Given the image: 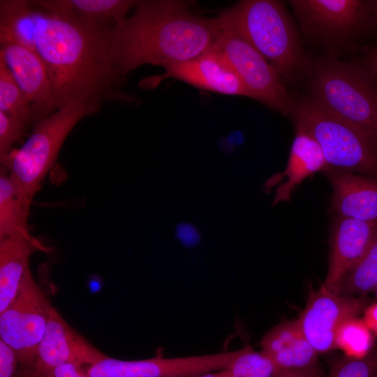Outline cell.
<instances>
[{"instance_id": "7", "label": "cell", "mask_w": 377, "mask_h": 377, "mask_svg": "<svg viewBox=\"0 0 377 377\" xmlns=\"http://www.w3.org/2000/svg\"><path fill=\"white\" fill-rule=\"evenodd\" d=\"M52 308L29 270L15 297L0 313V339L15 351L19 359L16 375L33 367Z\"/></svg>"}, {"instance_id": "8", "label": "cell", "mask_w": 377, "mask_h": 377, "mask_svg": "<svg viewBox=\"0 0 377 377\" xmlns=\"http://www.w3.org/2000/svg\"><path fill=\"white\" fill-rule=\"evenodd\" d=\"M212 47L228 61L253 98L289 116L293 98L276 70L249 43L229 31H220Z\"/></svg>"}, {"instance_id": "26", "label": "cell", "mask_w": 377, "mask_h": 377, "mask_svg": "<svg viewBox=\"0 0 377 377\" xmlns=\"http://www.w3.org/2000/svg\"><path fill=\"white\" fill-rule=\"evenodd\" d=\"M377 372V350L363 359L335 357L330 362V377H372Z\"/></svg>"}, {"instance_id": "27", "label": "cell", "mask_w": 377, "mask_h": 377, "mask_svg": "<svg viewBox=\"0 0 377 377\" xmlns=\"http://www.w3.org/2000/svg\"><path fill=\"white\" fill-rule=\"evenodd\" d=\"M27 126L0 111V160L6 158Z\"/></svg>"}, {"instance_id": "38", "label": "cell", "mask_w": 377, "mask_h": 377, "mask_svg": "<svg viewBox=\"0 0 377 377\" xmlns=\"http://www.w3.org/2000/svg\"><path fill=\"white\" fill-rule=\"evenodd\" d=\"M372 377H377V372Z\"/></svg>"}, {"instance_id": "34", "label": "cell", "mask_w": 377, "mask_h": 377, "mask_svg": "<svg viewBox=\"0 0 377 377\" xmlns=\"http://www.w3.org/2000/svg\"><path fill=\"white\" fill-rule=\"evenodd\" d=\"M190 377H232L229 369H223L219 371L206 372Z\"/></svg>"}, {"instance_id": "13", "label": "cell", "mask_w": 377, "mask_h": 377, "mask_svg": "<svg viewBox=\"0 0 377 377\" xmlns=\"http://www.w3.org/2000/svg\"><path fill=\"white\" fill-rule=\"evenodd\" d=\"M0 57L27 99L35 124L56 110L46 69L37 54L8 35L0 34Z\"/></svg>"}, {"instance_id": "12", "label": "cell", "mask_w": 377, "mask_h": 377, "mask_svg": "<svg viewBox=\"0 0 377 377\" xmlns=\"http://www.w3.org/2000/svg\"><path fill=\"white\" fill-rule=\"evenodd\" d=\"M106 357L73 330L53 307L33 367L15 377H39L64 364L88 367Z\"/></svg>"}, {"instance_id": "10", "label": "cell", "mask_w": 377, "mask_h": 377, "mask_svg": "<svg viewBox=\"0 0 377 377\" xmlns=\"http://www.w3.org/2000/svg\"><path fill=\"white\" fill-rule=\"evenodd\" d=\"M240 349L211 355L182 357H153L140 360H122L107 356L87 367L89 377H190L229 369Z\"/></svg>"}, {"instance_id": "17", "label": "cell", "mask_w": 377, "mask_h": 377, "mask_svg": "<svg viewBox=\"0 0 377 377\" xmlns=\"http://www.w3.org/2000/svg\"><path fill=\"white\" fill-rule=\"evenodd\" d=\"M295 127V137L286 168L270 177L264 185L266 189L276 186L273 206L280 202L289 201L304 180L327 168L323 151L317 141L304 128Z\"/></svg>"}, {"instance_id": "35", "label": "cell", "mask_w": 377, "mask_h": 377, "mask_svg": "<svg viewBox=\"0 0 377 377\" xmlns=\"http://www.w3.org/2000/svg\"><path fill=\"white\" fill-rule=\"evenodd\" d=\"M369 5L374 26H377V0L369 1Z\"/></svg>"}, {"instance_id": "23", "label": "cell", "mask_w": 377, "mask_h": 377, "mask_svg": "<svg viewBox=\"0 0 377 377\" xmlns=\"http://www.w3.org/2000/svg\"><path fill=\"white\" fill-rule=\"evenodd\" d=\"M374 333L362 319L351 318L344 322L337 331L336 347L345 356L353 359H363L372 352Z\"/></svg>"}, {"instance_id": "9", "label": "cell", "mask_w": 377, "mask_h": 377, "mask_svg": "<svg viewBox=\"0 0 377 377\" xmlns=\"http://www.w3.org/2000/svg\"><path fill=\"white\" fill-rule=\"evenodd\" d=\"M288 2L303 33L323 43L342 42L374 26L369 1L291 0Z\"/></svg>"}, {"instance_id": "15", "label": "cell", "mask_w": 377, "mask_h": 377, "mask_svg": "<svg viewBox=\"0 0 377 377\" xmlns=\"http://www.w3.org/2000/svg\"><path fill=\"white\" fill-rule=\"evenodd\" d=\"M376 234L377 222L337 216L332 228L327 272L320 288L337 294L343 278L364 255Z\"/></svg>"}, {"instance_id": "21", "label": "cell", "mask_w": 377, "mask_h": 377, "mask_svg": "<svg viewBox=\"0 0 377 377\" xmlns=\"http://www.w3.org/2000/svg\"><path fill=\"white\" fill-rule=\"evenodd\" d=\"M30 205L8 170L1 166L0 238L29 232Z\"/></svg>"}, {"instance_id": "36", "label": "cell", "mask_w": 377, "mask_h": 377, "mask_svg": "<svg viewBox=\"0 0 377 377\" xmlns=\"http://www.w3.org/2000/svg\"><path fill=\"white\" fill-rule=\"evenodd\" d=\"M79 377H89L86 373L83 367L82 368Z\"/></svg>"}, {"instance_id": "11", "label": "cell", "mask_w": 377, "mask_h": 377, "mask_svg": "<svg viewBox=\"0 0 377 377\" xmlns=\"http://www.w3.org/2000/svg\"><path fill=\"white\" fill-rule=\"evenodd\" d=\"M369 305L366 295L342 296L311 290L306 305L297 320L305 337L319 353L336 347V336L346 320L358 317Z\"/></svg>"}, {"instance_id": "29", "label": "cell", "mask_w": 377, "mask_h": 377, "mask_svg": "<svg viewBox=\"0 0 377 377\" xmlns=\"http://www.w3.org/2000/svg\"><path fill=\"white\" fill-rule=\"evenodd\" d=\"M176 228L177 236L183 243L193 245L199 241L200 234L194 226L182 223Z\"/></svg>"}, {"instance_id": "19", "label": "cell", "mask_w": 377, "mask_h": 377, "mask_svg": "<svg viewBox=\"0 0 377 377\" xmlns=\"http://www.w3.org/2000/svg\"><path fill=\"white\" fill-rule=\"evenodd\" d=\"M43 249L29 232L0 238V313L15 297L36 249Z\"/></svg>"}, {"instance_id": "16", "label": "cell", "mask_w": 377, "mask_h": 377, "mask_svg": "<svg viewBox=\"0 0 377 377\" xmlns=\"http://www.w3.org/2000/svg\"><path fill=\"white\" fill-rule=\"evenodd\" d=\"M331 209L338 216L377 222V178L327 168Z\"/></svg>"}, {"instance_id": "14", "label": "cell", "mask_w": 377, "mask_h": 377, "mask_svg": "<svg viewBox=\"0 0 377 377\" xmlns=\"http://www.w3.org/2000/svg\"><path fill=\"white\" fill-rule=\"evenodd\" d=\"M160 77L146 78L142 86H156L163 80L172 77L199 89L226 95L250 98L245 86L224 57L212 46L200 56L164 68Z\"/></svg>"}, {"instance_id": "30", "label": "cell", "mask_w": 377, "mask_h": 377, "mask_svg": "<svg viewBox=\"0 0 377 377\" xmlns=\"http://www.w3.org/2000/svg\"><path fill=\"white\" fill-rule=\"evenodd\" d=\"M82 367L75 364H64L42 374L39 377H79Z\"/></svg>"}, {"instance_id": "25", "label": "cell", "mask_w": 377, "mask_h": 377, "mask_svg": "<svg viewBox=\"0 0 377 377\" xmlns=\"http://www.w3.org/2000/svg\"><path fill=\"white\" fill-rule=\"evenodd\" d=\"M229 370L232 377H274L276 372L273 362L265 353L249 346L240 349Z\"/></svg>"}, {"instance_id": "6", "label": "cell", "mask_w": 377, "mask_h": 377, "mask_svg": "<svg viewBox=\"0 0 377 377\" xmlns=\"http://www.w3.org/2000/svg\"><path fill=\"white\" fill-rule=\"evenodd\" d=\"M100 105L71 104L56 110L38 121L25 142L1 161L29 202L40 188L68 134L84 117L98 112Z\"/></svg>"}, {"instance_id": "37", "label": "cell", "mask_w": 377, "mask_h": 377, "mask_svg": "<svg viewBox=\"0 0 377 377\" xmlns=\"http://www.w3.org/2000/svg\"><path fill=\"white\" fill-rule=\"evenodd\" d=\"M374 291H375V293H376V296L377 297V284H376V288L374 289Z\"/></svg>"}, {"instance_id": "1", "label": "cell", "mask_w": 377, "mask_h": 377, "mask_svg": "<svg viewBox=\"0 0 377 377\" xmlns=\"http://www.w3.org/2000/svg\"><path fill=\"white\" fill-rule=\"evenodd\" d=\"M112 26L92 24L43 8L34 1H0V34L16 38L40 57L56 110L126 99L119 90L123 78L110 55Z\"/></svg>"}, {"instance_id": "20", "label": "cell", "mask_w": 377, "mask_h": 377, "mask_svg": "<svg viewBox=\"0 0 377 377\" xmlns=\"http://www.w3.org/2000/svg\"><path fill=\"white\" fill-rule=\"evenodd\" d=\"M39 6L73 15L88 23L112 26L126 17L138 1L133 0H37Z\"/></svg>"}, {"instance_id": "4", "label": "cell", "mask_w": 377, "mask_h": 377, "mask_svg": "<svg viewBox=\"0 0 377 377\" xmlns=\"http://www.w3.org/2000/svg\"><path fill=\"white\" fill-rule=\"evenodd\" d=\"M289 116L319 144L327 168L377 178V135L334 114L309 95L293 98Z\"/></svg>"}, {"instance_id": "5", "label": "cell", "mask_w": 377, "mask_h": 377, "mask_svg": "<svg viewBox=\"0 0 377 377\" xmlns=\"http://www.w3.org/2000/svg\"><path fill=\"white\" fill-rule=\"evenodd\" d=\"M309 94L334 114L377 135V79L361 62L327 57L311 65Z\"/></svg>"}, {"instance_id": "31", "label": "cell", "mask_w": 377, "mask_h": 377, "mask_svg": "<svg viewBox=\"0 0 377 377\" xmlns=\"http://www.w3.org/2000/svg\"><path fill=\"white\" fill-rule=\"evenodd\" d=\"M274 377H323L318 365L301 369L281 370Z\"/></svg>"}, {"instance_id": "18", "label": "cell", "mask_w": 377, "mask_h": 377, "mask_svg": "<svg viewBox=\"0 0 377 377\" xmlns=\"http://www.w3.org/2000/svg\"><path fill=\"white\" fill-rule=\"evenodd\" d=\"M262 352L273 362L276 371L301 369L317 365L318 355L297 321H283L269 331L260 342Z\"/></svg>"}, {"instance_id": "3", "label": "cell", "mask_w": 377, "mask_h": 377, "mask_svg": "<svg viewBox=\"0 0 377 377\" xmlns=\"http://www.w3.org/2000/svg\"><path fill=\"white\" fill-rule=\"evenodd\" d=\"M220 31L232 32L249 43L284 81L308 75L311 64L284 4L276 0H243L221 11Z\"/></svg>"}, {"instance_id": "33", "label": "cell", "mask_w": 377, "mask_h": 377, "mask_svg": "<svg viewBox=\"0 0 377 377\" xmlns=\"http://www.w3.org/2000/svg\"><path fill=\"white\" fill-rule=\"evenodd\" d=\"M362 319L374 334L377 335V302L366 307Z\"/></svg>"}, {"instance_id": "24", "label": "cell", "mask_w": 377, "mask_h": 377, "mask_svg": "<svg viewBox=\"0 0 377 377\" xmlns=\"http://www.w3.org/2000/svg\"><path fill=\"white\" fill-rule=\"evenodd\" d=\"M0 111L27 126L31 123L30 105L0 57Z\"/></svg>"}, {"instance_id": "2", "label": "cell", "mask_w": 377, "mask_h": 377, "mask_svg": "<svg viewBox=\"0 0 377 377\" xmlns=\"http://www.w3.org/2000/svg\"><path fill=\"white\" fill-rule=\"evenodd\" d=\"M134 13L110 31V55L124 78L145 64L163 68L208 50L220 31L216 18L193 13L176 0L138 1Z\"/></svg>"}, {"instance_id": "28", "label": "cell", "mask_w": 377, "mask_h": 377, "mask_svg": "<svg viewBox=\"0 0 377 377\" xmlns=\"http://www.w3.org/2000/svg\"><path fill=\"white\" fill-rule=\"evenodd\" d=\"M20 364L15 351L0 339V377H15Z\"/></svg>"}, {"instance_id": "22", "label": "cell", "mask_w": 377, "mask_h": 377, "mask_svg": "<svg viewBox=\"0 0 377 377\" xmlns=\"http://www.w3.org/2000/svg\"><path fill=\"white\" fill-rule=\"evenodd\" d=\"M377 284V234L360 259L343 278L337 294L361 296L374 290Z\"/></svg>"}, {"instance_id": "32", "label": "cell", "mask_w": 377, "mask_h": 377, "mask_svg": "<svg viewBox=\"0 0 377 377\" xmlns=\"http://www.w3.org/2000/svg\"><path fill=\"white\" fill-rule=\"evenodd\" d=\"M377 79V46L365 47L360 61Z\"/></svg>"}]
</instances>
